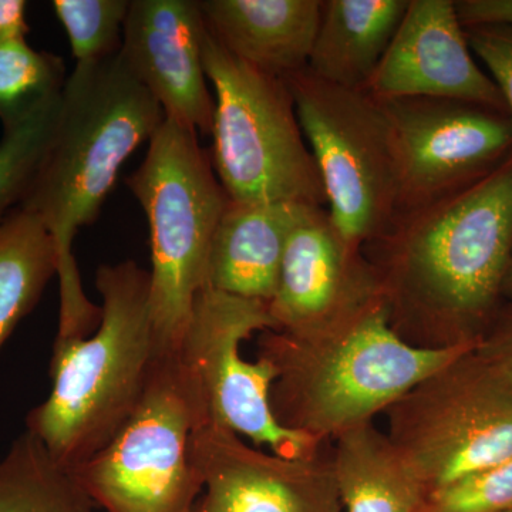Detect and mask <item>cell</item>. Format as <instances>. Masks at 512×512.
<instances>
[{"label":"cell","mask_w":512,"mask_h":512,"mask_svg":"<svg viewBox=\"0 0 512 512\" xmlns=\"http://www.w3.org/2000/svg\"><path fill=\"white\" fill-rule=\"evenodd\" d=\"M393 329L419 348L480 340L503 303L512 252V153L443 200L397 212L362 247Z\"/></svg>","instance_id":"obj_1"},{"label":"cell","mask_w":512,"mask_h":512,"mask_svg":"<svg viewBox=\"0 0 512 512\" xmlns=\"http://www.w3.org/2000/svg\"><path fill=\"white\" fill-rule=\"evenodd\" d=\"M164 120L163 107L127 69L120 52L76 63L64 83L52 137L19 204L43 222L56 244L57 339L86 338L99 326L101 309L84 295L73 239L97 220L120 168Z\"/></svg>","instance_id":"obj_2"},{"label":"cell","mask_w":512,"mask_h":512,"mask_svg":"<svg viewBox=\"0 0 512 512\" xmlns=\"http://www.w3.org/2000/svg\"><path fill=\"white\" fill-rule=\"evenodd\" d=\"M478 342L440 349L414 346L393 329L382 295L319 325L265 330L256 356L276 372L269 396L276 421L326 441L384 413L424 377L476 349Z\"/></svg>","instance_id":"obj_3"},{"label":"cell","mask_w":512,"mask_h":512,"mask_svg":"<svg viewBox=\"0 0 512 512\" xmlns=\"http://www.w3.org/2000/svg\"><path fill=\"white\" fill-rule=\"evenodd\" d=\"M101 318L86 338L56 339L52 390L26 431L73 471L110 443L136 412L158 355L150 271L134 261L101 265Z\"/></svg>","instance_id":"obj_4"},{"label":"cell","mask_w":512,"mask_h":512,"mask_svg":"<svg viewBox=\"0 0 512 512\" xmlns=\"http://www.w3.org/2000/svg\"><path fill=\"white\" fill-rule=\"evenodd\" d=\"M126 183L150 227L151 318L158 352H175L195 298L207 286L211 245L229 198L197 131L167 117Z\"/></svg>","instance_id":"obj_5"},{"label":"cell","mask_w":512,"mask_h":512,"mask_svg":"<svg viewBox=\"0 0 512 512\" xmlns=\"http://www.w3.org/2000/svg\"><path fill=\"white\" fill-rule=\"evenodd\" d=\"M201 50L215 92L212 167L229 201L325 208L318 167L284 79L232 56L207 26Z\"/></svg>","instance_id":"obj_6"},{"label":"cell","mask_w":512,"mask_h":512,"mask_svg":"<svg viewBox=\"0 0 512 512\" xmlns=\"http://www.w3.org/2000/svg\"><path fill=\"white\" fill-rule=\"evenodd\" d=\"M202 423L177 352H158L146 392L117 436L72 473L99 510L194 512L204 483L191 460Z\"/></svg>","instance_id":"obj_7"},{"label":"cell","mask_w":512,"mask_h":512,"mask_svg":"<svg viewBox=\"0 0 512 512\" xmlns=\"http://www.w3.org/2000/svg\"><path fill=\"white\" fill-rule=\"evenodd\" d=\"M384 413L387 437L429 493L512 457V386L476 349L424 377Z\"/></svg>","instance_id":"obj_8"},{"label":"cell","mask_w":512,"mask_h":512,"mask_svg":"<svg viewBox=\"0 0 512 512\" xmlns=\"http://www.w3.org/2000/svg\"><path fill=\"white\" fill-rule=\"evenodd\" d=\"M311 148L333 225L362 248L396 215V175L382 104L325 82L308 67L284 77Z\"/></svg>","instance_id":"obj_9"},{"label":"cell","mask_w":512,"mask_h":512,"mask_svg":"<svg viewBox=\"0 0 512 512\" xmlns=\"http://www.w3.org/2000/svg\"><path fill=\"white\" fill-rule=\"evenodd\" d=\"M278 330L268 302L241 298L205 286L192 306L180 357L205 421L247 437L255 447L278 456L312 457L323 441L285 429L272 413L274 366L256 357L249 362L241 346L256 332Z\"/></svg>","instance_id":"obj_10"},{"label":"cell","mask_w":512,"mask_h":512,"mask_svg":"<svg viewBox=\"0 0 512 512\" xmlns=\"http://www.w3.org/2000/svg\"><path fill=\"white\" fill-rule=\"evenodd\" d=\"M379 103L389 124L396 214L470 187L512 153V124L503 111L427 97Z\"/></svg>","instance_id":"obj_11"},{"label":"cell","mask_w":512,"mask_h":512,"mask_svg":"<svg viewBox=\"0 0 512 512\" xmlns=\"http://www.w3.org/2000/svg\"><path fill=\"white\" fill-rule=\"evenodd\" d=\"M191 460L204 483L194 512L345 511L332 461L322 450L312 457H282L205 421L192 431Z\"/></svg>","instance_id":"obj_12"},{"label":"cell","mask_w":512,"mask_h":512,"mask_svg":"<svg viewBox=\"0 0 512 512\" xmlns=\"http://www.w3.org/2000/svg\"><path fill=\"white\" fill-rule=\"evenodd\" d=\"M365 92L379 101L427 97L507 113L500 90L471 52L454 0H410Z\"/></svg>","instance_id":"obj_13"},{"label":"cell","mask_w":512,"mask_h":512,"mask_svg":"<svg viewBox=\"0 0 512 512\" xmlns=\"http://www.w3.org/2000/svg\"><path fill=\"white\" fill-rule=\"evenodd\" d=\"M204 28L194 0H133L120 57L167 119L211 136L215 100L202 64Z\"/></svg>","instance_id":"obj_14"},{"label":"cell","mask_w":512,"mask_h":512,"mask_svg":"<svg viewBox=\"0 0 512 512\" xmlns=\"http://www.w3.org/2000/svg\"><path fill=\"white\" fill-rule=\"evenodd\" d=\"M382 296L362 248L349 244L326 208H313L292 232L269 312L278 330L319 325Z\"/></svg>","instance_id":"obj_15"},{"label":"cell","mask_w":512,"mask_h":512,"mask_svg":"<svg viewBox=\"0 0 512 512\" xmlns=\"http://www.w3.org/2000/svg\"><path fill=\"white\" fill-rule=\"evenodd\" d=\"M312 205L228 201L212 241L207 286L241 298H274L286 245Z\"/></svg>","instance_id":"obj_16"},{"label":"cell","mask_w":512,"mask_h":512,"mask_svg":"<svg viewBox=\"0 0 512 512\" xmlns=\"http://www.w3.org/2000/svg\"><path fill=\"white\" fill-rule=\"evenodd\" d=\"M208 32L232 56L272 76L306 69L322 0H201Z\"/></svg>","instance_id":"obj_17"},{"label":"cell","mask_w":512,"mask_h":512,"mask_svg":"<svg viewBox=\"0 0 512 512\" xmlns=\"http://www.w3.org/2000/svg\"><path fill=\"white\" fill-rule=\"evenodd\" d=\"M410 0H326L308 70L325 82L365 90Z\"/></svg>","instance_id":"obj_18"},{"label":"cell","mask_w":512,"mask_h":512,"mask_svg":"<svg viewBox=\"0 0 512 512\" xmlns=\"http://www.w3.org/2000/svg\"><path fill=\"white\" fill-rule=\"evenodd\" d=\"M333 474L345 512H419L429 490L373 420L336 436Z\"/></svg>","instance_id":"obj_19"},{"label":"cell","mask_w":512,"mask_h":512,"mask_svg":"<svg viewBox=\"0 0 512 512\" xmlns=\"http://www.w3.org/2000/svg\"><path fill=\"white\" fill-rule=\"evenodd\" d=\"M52 235L32 212L15 208L0 224V349L57 276Z\"/></svg>","instance_id":"obj_20"},{"label":"cell","mask_w":512,"mask_h":512,"mask_svg":"<svg viewBox=\"0 0 512 512\" xmlns=\"http://www.w3.org/2000/svg\"><path fill=\"white\" fill-rule=\"evenodd\" d=\"M0 512H99L72 471L25 431L0 460Z\"/></svg>","instance_id":"obj_21"},{"label":"cell","mask_w":512,"mask_h":512,"mask_svg":"<svg viewBox=\"0 0 512 512\" xmlns=\"http://www.w3.org/2000/svg\"><path fill=\"white\" fill-rule=\"evenodd\" d=\"M62 57L33 49L25 39L0 43V121L12 128L57 99L66 83Z\"/></svg>","instance_id":"obj_22"},{"label":"cell","mask_w":512,"mask_h":512,"mask_svg":"<svg viewBox=\"0 0 512 512\" xmlns=\"http://www.w3.org/2000/svg\"><path fill=\"white\" fill-rule=\"evenodd\" d=\"M60 94L15 127L0 141V224L19 207L52 137L60 109Z\"/></svg>","instance_id":"obj_23"},{"label":"cell","mask_w":512,"mask_h":512,"mask_svg":"<svg viewBox=\"0 0 512 512\" xmlns=\"http://www.w3.org/2000/svg\"><path fill=\"white\" fill-rule=\"evenodd\" d=\"M128 6L127 0L53 2L77 63L99 62L120 52Z\"/></svg>","instance_id":"obj_24"},{"label":"cell","mask_w":512,"mask_h":512,"mask_svg":"<svg viewBox=\"0 0 512 512\" xmlns=\"http://www.w3.org/2000/svg\"><path fill=\"white\" fill-rule=\"evenodd\" d=\"M512 508V457L436 488L419 512H505Z\"/></svg>","instance_id":"obj_25"},{"label":"cell","mask_w":512,"mask_h":512,"mask_svg":"<svg viewBox=\"0 0 512 512\" xmlns=\"http://www.w3.org/2000/svg\"><path fill=\"white\" fill-rule=\"evenodd\" d=\"M471 52L487 67L488 76L500 90L512 124V25L468 26Z\"/></svg>","instance_id":"obj_26"},{"label":"cell","mask_w":512,"mask_h":512,"mask_svg":"<svg viewBox=\"0 0 512 512\" xmlns=\"http://www.w3.org/2000/svg\"><path fill=\"white\" fill-rule=\"evenodd\" d=\"M476 353L512 386V301H503L478 342Z\"/></svg>","instance_id":"obj_27"},{"label":"cell","mask_w":512,"mask_h":512,"mask_svg":"<svg viewBox=\"0 0 512 512\" xmlns=\"http://www.w3.org/2000/svg\"><path fill=\"white\" fill-rule=\"evenodd\" d=\"M464 28L476 25H512V0H457Z\"/></svg>","instance_id":"obj_28"},{"label":"cell","mask_w":512,"mask_h":512,"mask_svg":"<svg viewBox=\"0 0 512 512\" xmlns=\"http://www.w3.org/2000/svg\"><path fill=\"white\" fill-rule=\"evenodd\" d=\"M29 30L26 22V2L0 0V43L25 39Z\"/></svg>","instance_id":"obj_29"},{"label":"cell","mask_w":512,"mask_h":512,"mask_svg":"<svg viewBox=\"0 0 512 512\" xmlns=\"http://www.w3.org/2000/svg\"><path fill=\"white\" fill-rule=\"evenodd\" d=\"M503 301H512V252L503 285Z\"/></svg>","instance_id":"obj_30"},{"label":"cell","mask_w":512,"mask_h":512,"mask_svg":"<svg viewBox=\"0 0 512 512\" xmlns=\"http://www.w3.org/2000/svg\"><path fill=\"white\" fill-rule=\"evenodd\" d=\"M505 512H512V508H511V510H508V511H505Z\"/></svg>","instance_id":"obj_31"}]
</instances>
